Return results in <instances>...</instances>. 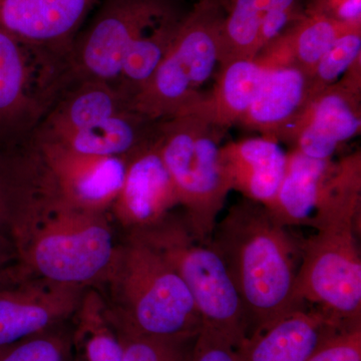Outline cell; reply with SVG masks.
Here are the masks:
<instances>
[{"mask_svg": "<svg viewBox=\"0 0 361 361\" xmlns=\"http://www.w3.org/2000/svg\"><path fill=\"white\" fill-rule=\"evenodd\" d=\"M305 361H361V323L342 329Z\"/></svg>", "mask_w": 361, "mask_h": 361, "instance_id": "obj_31", "label": "cell"}, {"mask_svg": "<svg viewBox=\"0 0 361 361\" xmlns=\"http://www.w3.org/2000/svg\"><path fill=\"white\" fill-rule=\"evenodd\" d=\"M157 123L137 111L126 110L58 140L44 141L89 155L128 157L153 141Z\"/></svg>", "mask_w": 361, "mask_h": 361, "instance_id": "obj_22", "label": "cell"}, {"mask_svg": "<svg viewBox=\"0 0 361 361\" xmlns=\"http://www.w3.org/2000/svg\"><path fill=\"white\" fill-rule=\"evenodd\" d=\"M106 278L116 303V313L109 316L118 336L190 337L200 331V313L182 278L132 233L116 248Z\"/></svg>", "mask_w": 361, "mask_h": 361, "instance_id": "obj_3", "label": "cell"}, {"mask_svg": "<svg viewBox=\"0 0 361 361\" xmlns=\"http://www.w3.org/2000/svg\"><path fill=\"white\" fill-rule=\"evenodd\" d=\"M197 1H198V0H197Z\"/></svg>", "mask_w": 361, "mask_h": 361, "instance_id": "obj_36", "label": "cell"}, {"mask_svg": "<svg viewBox=\"0 0 361 361\" xmlns=\"http://www.w3.org/2000/svg\"><path fill=\"white\" fill-rule=\"evenodd\" d=\"M219 161L231 191L268 208L283 179L287 153L276 137L261 135L222 145Z\"/></svg>", "mask_w": 361, "mask_h": 361, "instance_id": "obj_17", "label": "cell"}, {"mask_svg": "<svg viewBox=\"0 0 361 361\" xmlns=\"http://www.w3.org/2000/svg\"><path fill=\"white\" fill-rule=\"evenodd\" d=\"M339 170V161L316 160L291 149L276 196L268 211L280 224L308 225L329 196Z\"/></svg>", "mask_w": 361, "mask_h": 361, "instance_id": "obj_18", "label": "cell"}, {"mask_svg": "<svg viewBox=\"0 0 361 361\" xmlns=\"http://www.w3.org/2000/svg\"><path fill=\"white\" fill-rule=\"evenodd\" d=\"M189 361H238L236 348L219 332L202 326L195 337Z\"/></svg>", "mask_w": 361, "mask_h": 361, "instance_id": "obj_32", "label": "cell"}, {"mask_svg": "<svg viewBox=\"0 0 361 361\" xmlns=\"http://www.w3.org/2000/svg\"><path fill=\"white\" fill-rule=\"evenodd\" d=\"M308 94L310 78L298 66L269 65L257 94L238 123L278 139L303 108Z\"/></svg>", "mask_w": 361, "mask_h": 361, "instance_id": "obj_20", "label": "cell"}, {"mask_svg": "<svg viewBox=\"0 0 361 361\" xmlns=\"http://www.w3.org/2000/svg\"><path fill=\"white\" fill-rule=\"evenodd\" d=\"M178 11L173 0H99L71 49L73 82L96 80L116 84L133 42Z\"/></svg>", "mask_w": 361, "mask_h": 361, "instance_id": "obj_9", "label": "cell"}, {"mask_svg": "<svg viewBox=\"0 0 361 361\" xmlns=\"http://www.w3.org/2000/svg\"><path fill=\"white\" fill-rule=\"evenodd\" d=\"M70 348L66 336L51 329L0 350V361H68Z\"/></svg>", "mask_w": 361, "mask_h": 361, "instance_id": "obj_29", "label": "cell"}, {"mask_svg": "<svg viewBox=\"0 0 361 361\" xmlns=\"http://www.w3.org/2000/svg\"><path fill=\"white\" fill-rule=\"evenodd\" d=\"M353 325L344 324L317 306L301 303L267 329L247 337L236 349L238 361H305L324 342Z\"/></svg>", "mask_w": 361, "mask_h": 361, "instance_id": "obj_16", "label": "cell"}, {"mask_svg": "<svg viewBox=\"0 0 361 361\" xmlns=\"http://www.w3.org/2000/svg\"><path fill=\"white\" fill-rule=\"evenodd\" d=\"M77 338L84 349V361H123L122 341L94 293L85 296L80 308Z\"/></svg>", "mask_w": 361, "mask_h": 361, "instance_id": "obj_26", "label": "cell"}, {"mask_svg": "<svg viewBox=\"0 0 361 361\" xmlns=\"http://www.w3.org/2000/svg\"><path fill=\"white\" fill-rule=\"evenodd\" d=\"M223 0H198L185 14L153 77L130 101V109L154 122L186 113L219 65Z\"/></svg>", "mask_w": 361, "mask_h": 361, "instance_id": "obj_7", "label": "cell"}, {"mask_svg": "<svg viewBox=\"0 0 361 361\" xmlns=\"http://www.w3.org/2000/svg\"><path fill=\"white\" fill-rule=\"evenodd\" d=\"M260 14L259 54L302 18L300 0H255Z\"/></svg>", "mask_w": 361, "mask_h": 361, "instance_id": "obj_30", "label": "cell"}, {"mask_svg": "<svg viewBox=\"0 0 361 361\" xmlns=\"http://www.w3.org/2000/svg\"><path fill=\"white\" fill-rule=\"evenodd\" d=\"M304 13L320 14L350 25H361V0H310Z\"/></svg>", "mask_w": 361, "mask_h": 361, "instance_id": "obj_33", "label": "cell"}, {"mask_svg": "<svg viewBox=\"0 0 361 361\" xmlns=\"http://www.w3.org/2000/svg\"><path fill=\"white\" fill-rule=\"evenodd\" d=\"M82 287L37 282L0 286V350L54 329L80 308Z\"/></svg>", "mask_w": 361, "mask_h": 361, "instance_id": "obj_13", "label": "cell"}, {"mask_svg": "<svg viewBox=\"0 0 361 361\" xmlns=\"http://www.w3.org/2000/svg\"><path fill=\"white\" fill-rule=\"evenodd\" d=\"M360 204V185H349L316 210L307 225L315 234L304 242L296 276L299 303L348 325L361 323Z\"/></svg>", "mask_w": 361, "mask_h": 361, "instance_id": "obj_2", "label": "cell"}, {"mask_svg": "<svg viewBox=\"0 0 361 361\" xmlns=\"http://www.w3.org/2000/svg\"><path fill=\"white\" fill-rule=\"evenodd\" d=\"M14 279H16V275H13V273L0 271V286L9 283V282L13 281Z\"/></svg>", "mask_w": 361, "mask_h": 361, "instance_id": "obj_34", "label": "cell"}, {"mask_svg": "<svg viewBox=\"0 0 361 361\" xmlns=\"http://www.w3.org/2000/svg\"><path fill=\"white\" fill-rule=\"evenodd\" d=\"M361 30V25H350L320 16L304 13L283 33L292 65L298 66L310 78L320 59L346 33Z\"/></svg>", "mask_w": 361, "mask_h": 361, "instance_id": "obj_24", "label": "cell"}, {"mask_svg": "<svg viewBox=\"0 0 361 361\" xmlns=\"http://www.w3.org/2000/svg\"><path fill=\"white\" fill-rule=\"evenodd\" d=\"M268 66L264 59L259 56L220 66L213 89L202 94L186 113L196 114L220 129L227 130L245 115Z\"/></svg>", "mask_w": 361, "mask_h": 361, "instance_id": "obj_21", "label": "cell"}, {"mask_svg": "<svg viewBox=\"0 0 361 361\" xmlns=\"http://www.w3.org/2000/svg\"><path fill=\"white\" fill-rule=\"evenodd\" d=\"M54 190L51 175L35 142L0 148V271H13L8 263L18 256V226Z\"/></svg>", "mask_w": 361, "mask_h": 361, "instance_id": "obj_12", "label": "cell"}, {"mask_svg": "<svg viewBox=\"0 0 361 361\" xmlns=\"http://www.w3.org/2000/svg\"><path fill=\"white\" fill-rule=\"evenodd\" d=\"M158 252L193 297L202 326L219 332L237 349L248 337V322L224 261L210 241H202L186 218L169 214L160 222L130 232Z\"/></svg>", "mask_w": 361, "mask_h": 361, "instance_id": "obj_6", "label": "cell"}, {"mask_svg": "<svg viewBox=\"0 0 361 361\" xmlns=\"http://www.w3.org/2000/svg\"><path fill=\"white\" fill-rule=\"evenodd\" d=\"M178 205L174 183L154 137L127 157L125 179L111 212L133 232L160 222Z\"/></svg>", "mask_w": 361, "mask_h": 361, "instance_id": "obj_15", "label": "cell"}, {"mask_svg": "<svg viewBox=\"0 0 361 361\" xmlns=\"http://www.w3.org/2000/svg\"><path fill=\"white\" fill-rule=\"evenodd\" d=\"M361 59V30L346 33L320 59L310 78V94L336 84Z\"/></svg>", "mask_w": 361, "mask_h": 361, "instance_id": "obj_27", "label": "cell"}, {"mask_svg": "<svg viewBox=\"0 0 361 361\" xmlns=\"http://www.w3.org/2000/svg\"><path fill=\"white\" fill-rule=\"evenodd\" d=\"M260 25L255 0H231L221 30L219 66L257 58Z\"/></svg>", "mask_w": 361, "mask_h": 361, "instance_id": "obj_25", "label": "cell"}, {"mask_svg": "<svg viewBox=\"0 0 361 361\" xmlns=\"http://www.w3.org/2000/svg\"><path fill=\"white\" fill-rule=\"evenodd\" d=\"M16 248L42 279L82 287L106 277L118 246L106 213L75 208L56 194L27 214Z\"/></svg>", "mask_w": 361, "mask_h": 361, "instance_id": "obj_4", "label": "cell"}, {"mask_svg": "<svg viewBox=\"0 0 361 361\" xmlns=\"http://www.w3.org/2000/svg\"><path fill=\"white\" fill-rule=\"evenodd\" d=\"M210 242L243 304L248 336L300 305L295 296L297 247L265 207L246 199L235 204L216 224Z\"/></svg>", "mask_w": 361, "mask_h": 361, "instance_id": "obj_1", "label": "cell"}, {"mask_svg": "<svg viewBox=\"0 0 361 361\" xmlns=\"http://www.w3.org/2000/svg\"><path fill=\"white\" fill-rule=\"evenodd\" d=\"M33 141L61 200L89 212L110 210L123 186L127 157L89 155L59 142Z\"/></svg>", "mask_w": 361, "mask_h": 361, "instance_id": "obj_11", "label": "cell"}, {"mask_svg": "<svg viewBox=\"0 0 361 361\" xmlns=\"http://www.w3.org/2000/svg\"><path fill=\"white\" fill-rule=\"evenodd\" d=\"M196 336H118L123 346V361H189Z\"/></svg>", "mask_w": 361, "mask_h": 361, "instance_id": "obj_28", "label": "cell"}, {"mask_svg": "<svg viewBox=\"0 0 361 361\" xmlns=\"http://www.w3.org/2000/svg\"><path fill=\"white\" fill-rule=\"evenodd\" d=\"M71 84L68 56L0 32V148L32 142Z\"/></svg>", "mask_w": 361, "mask_h": 361, "instance_id": "obj_8", "label": "cell"}, {"mask_svg": "<svg viewBox=\"0 0 361 361\" xmlns=\"http://www.w3.org/2000/svg\"><path fill=\"white\" fill-rule=\"evenodd\" d=\"M126 110H132L130 99L116 84L78 80L54 104L33 139L58 140Z\"/></svg>", "mask_w": 361, "mask_h": 361, "instance_id": "obj_19", "label": "cell"}, {"mask_svg": "<svg viewBox=\"0 0 361 361\" xmlns=\"http://www.w3.org/2000/svg\"><path fill=\"white\" fill-rule=\"evenodd\" d=\"M361 59L336 84L308 97L278 140L316 159H332L341 144L360 135Z\"/></svg>", "mask_w": 361, "mask_h": 361, "instance_id": "obj_10", "label": "cell"}, {"mask_svg": "<svg viewBox=\"0 0 361 361\" xmlns=\"http://www.w3.org/2000/svg\"><path fill=\"white\" fill-rule=\"evenodd\" d=\"M225 132L193 113L157 123L155 141L161 160L174 183L188 224L202 241H210L231 191L219 161Z\"/></svg>", "mask_w": 361, "mask_h": 361, "instance_id": "obj_5", "label": "cell"}, {"mask_svg": "<svg viewBox=\"0 0 361 361\" xmlns=\"http://www.w3.org/2000/svg\"><path fill=\"white\" fill-rule=\"evenodd\" d=\"M184 16L180 11L170 14L142 33L130 45L116 82L130 102L153 77L170 49Z\"/></svg>", "mask_w": 361, "mask_h": 361, "instance_id": "obj_23", "label": "cell"}, {"mask_svg": "<svg viewBox=\"0 0 361 361\" xmlns=\"http://www.w3.org/2000/svg\"><path fill=\"white\" fill-rule=\"evenodd\" d=\"M99 0H0V32L23 44L70 56Z\"/></svg>", "mask_w": 361, "mask_h": 361, "instance_id": "obj_14", "label": "cell"}, {"mask_svg": "<svg viewBox=\"0 0 361 361\" xmlns=\"http://www.w3.org/2000/svg\"><path fill=\"white\" fill-rule=\"evenodd\" d=\"M77 361H80V360H77Z\"/></svg>", "mask_w": 361, "mask_h": 361, "instance_id": "obj_35", "label": "cell"}]
</instances>
